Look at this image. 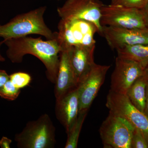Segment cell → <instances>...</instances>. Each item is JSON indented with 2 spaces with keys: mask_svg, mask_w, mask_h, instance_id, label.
I'll use <instances>...</instances> for the list:
<instances>
[{
  "mask_svg": "<svg viewBox=\"0 0 148 148\" xmlns=\"http://www.w3.org/2000/svg\"><path fill=\"white\" fill-rule=\"evenodd\" d=\"M3 40V44L7 47V56L12 63L20 64L24 56H34L45 66L48 79L55 83L59 67V54L62 49L57 39L43 40L41 38L25 36Z\"/></svg>",
  "mask_w": 148,
  "mask_h": 148,
  "instance_id": "6da1fadb",
  "label": "cell"
},
{
  "mask_svg": "<svg viewBox=\"0 0 148 148\" xmlns=\"http://www.w3.org/2000/svg\"><path fill=\"white\" fill-rule=\"evenodd\" d=\"M46 10V6L40 7L16 15L6 24H0V38L6 39L37 34L47 40L56 39L57 32H52L45 22L44 15Z\"/></svg>",
  "mask_w": 148,
  "mask_h": 148,
  "instance_id": "7a4b0ae2",
  "label": "cell"
},
{
  "mask_svg": "<svg viewBox=\"0 0 148 148\" xmlns=\"http://www.w3.org/2000/svg\"><path fill=\"white\" fill-rule=\"evenodd\" d=\"M14 140L19 148H52L56 144V128L50 117L42 115L36 120L29 121Z\"/></svg>",
  "mask_w": 148,
  "mask_h": 148,
  "instance_id": "3957f363",
  "label": "cell"
},
{
  "mask_svg": "<svg viewBox=\"0 0 148 148\" xmlns=\"http://www.w3.org/2000/svg\"><path fill=\"white\" fill-rule=\"evenodd\" d=\"M58 29L57 40L62 49L95 46L94 36L98 30L91 22L82 19H61Z\"/></svg>",
  "mask_w": 148,
  "mask_h": 148,
  "instance_id": "277c9868",
  "label": "cell"
},
{
  "mask_svg": "<svg viewBox=\"0 0 148 148\" xmlns=\"http://www.w3.org/2000/svg\"><path fill=\"white\" fill-rule=\"evenodd\" d=\"M134 129L126 119L110 112L99 129L104 148H131Z\"/></svg>",
  "mask_w": 148,
  "mask_h": 148,
  "instance_id": "5b68a950",
  "label": "cell"
},
{
  "mask_svg": "<svg viewBox=\"0 0 148 148\" xmlns=\"http://www.w3.org/2000/svg\"><path fill=\"white\" fill-rule=\"evenodd\" d=\"M101 24L102 26L148 29L142 10L112 4L102 7Z\"/></svg>",
  "mask_w": 148,
  "mask_h": 148,
  "instance_id": "8992f818",
  "label": "cell"
},
{
  "mask_svg": "<svg viewBox=\"0 0 148 148\" xmlns=\"http://www.w3.org/2000/svg\"><path fill=\"white\" fill-rule=\"evenodd\" d=\"M104 5L100 0H66L57 12L61 19H82L91 22L102 36L101 10Z\"/></svg>",
  "mask_w": 148,
  "mask_h": 148,
  "instance_id": "52a82bcc",
  "label": "cell"
},
{
  "mask_svg": "<svg viewBox=\"0 0 148 148\" xmlns=\"http://www.w3.org/2000/svg\"><path fill=\"white\" fill-rule=\"evenodd\" d=\"M106 106L110 112L123 118L140 131L148 143V117L132 105L127 95L110 90Z\"/></svg>",
  "mask_w": 148,
  "mask_h": 148,
  "instance_id": "ba28073f",
  "label": "cell"
},
{
  "mask_svg": "<svg viewBox=\"0 0 148 148\" xmlns=\"http://www.w3.org/2000/svg\"><path fill=\"white\" fill-rule=\"evenodd\" d=\"M144 69L138 62L117 56L111 76L110 90L126 95L133 83L143 76Z\"/></svg>",
  "mask_w": 148,
  "mask_h": 148,
  "instance_id": "9c48e42d",
  "label": "cell"
},
{
  "mask_svg": "<svg viewBox=\"0 0 148 148\" xmlns=\"http://www.w3.org/2000/svg\"><path fill=\"white\" fill-rule=\"evenodd\" d=\"M110 66L94 64L77 86L79 97V112L88 110L105 81Z\"/></svg>",
  "mask_w": 148,
  "mask_h": 148,
  "instance_id": "30bf717a",
  "label": "cell"
},
{
  "mask_svg": "<svg viewBox=\"0 0 148 148\" xmlns=\"http://www.w3.org/2000/svg\"><path fill=\"white\" fill-rule=\"evenodd\" d=\"M102 27V36L112 49L116 50L127 46L148 45V29Z\"/></svg>",
  "mask_w": 148,
  "mask_h": 148,
  "instance_id": "8fae6325",
  "label": "cell"
},
{
  "mask_svg": "<svg viewBox=\"0 0 148 148\" xmlns=\"http://www.w3.org/2000/svg\"><path fill=\"white\" fill-rule=\"evenodd\" d=\"M77 87L56 100L55 114L68 133L76 121L79 113Z\"/></svg>",
  "mask_w": 148,
  "mask_h": 148,
  "instance_id": "7c38bea8",
  "label": "cell"
},
{
  "mask_svg": "<svg viewBox=\"0 0 148 148\" xmlns=\"http://www.w3.org/2000/svg\"><path fill=\"white\" fill-rule=\"evenodd\" d=\"M95 46L91 47H74L70 48V63L77 87L94 64Z\"/></svg>",
  "mask_w": 148,
  "mask_h": 148,
  "instance_id": "4fadbf2b",
  "label": "cell"
},
{
  "mask_svg": "<svg viewBox=\"0 0 148 148\" xmlns=\"http://www.w3.org/2000/svg\"><path fill=\"white\" fill-rule=\"evenodd\" d=\"M54 84L56 100L77 87L70 63V49H62L60 52L58 74Z\"/></svg>",
  "mask_w": 148,
  "mask_h": 148,
  "instance_id": "5bb4252c",
  "label": "cell"
},
{
  "mask_svg": "<svg viewBox=\"0 0 148 148\" xmlns=\"http://www.w3.org/2000/svg\"><path fill=\"white\" fill-rule=\"evenodd\" d=\"M147 80L143 76L138 78L127 90L126 95L132 105L144 112L145 106Z\"/></svg>",
  "mask_w": 148,
  "mask_h": 148,
  "instance_id": "9a60e30c",
  "label": "cell"
},
{
  "mask_svg": "<svg viewBox=\"0 0 148 148\" xmlns=\"http://www.w3.org/2000/svg\"><path fill=\"white\" fill-rule=\"evenodd\" d=\"M116 50L117 56L138 62L144 68L148 64V45L127 46Z\"/></svg>",
  "mask_w": 148,
  "mask_h": 148,
  "instance_id": "2e32d148",
  "label": "cell"
},
{
  "mask_svg": "<svg viewBox=\"0 0 148 148\" xmlns=\"http://www.w3.org/2000/svg\"><path fill=\"white\" fill-rule=\"evenodd\" d=\"M88 112V110L79 112L76 121L70 131L67 133L68 138L65 146V148H77L80 133Z\"/></svg>",
  "mask_w": 148,
  "mask_h": 148,
  "instance_id": "e0dca14e",
  "label": "cell"
},
{
  "mask_svg": "<svg viewBox=\"0 0 148 148\" xmlns=\"http://www.w3.org/2000/svg\"><path fill=\"white\" fill-rule=\"evenodd\" d=\"M20 92V89L16 87L9 79L0 89V97L13 101L18 98Z\"/></svg>",
  "mask_w": 148,
  "mask_h": 148,
  "instance_id": "ac0fdd59",
  "label": "cell"
},
{
  "mask_svg": "<svg viewBox=\"0 0 148 148\" xmlns=\"http://www.w3.org/2000/svg\"><path fill=\"white\" fill-rule=\"evenodd\" d=\"M10 80L16 87L21 89L29 85L32 77L27 73L17 72L10 75Z\"/></svg>",
  "mask_w": 148,
  "mask_h": 148,
  "instance_id": "d6986e66",
  "label": "cell"
},
{
  "mask_svg": "<svg viewBox=\"0 0 148 148\" xmlns=\"http://www.w3.org/2000/svg\"><path fill=\"white\" fill-rule=\"evenodd\" d=\"M148 0H111V4L126 7L142 10L146 6Z\"/></svg>",
  "mask_w": 148,
  "mask_h": 148,
  "instance_id": "ffe728a7",
  "label": "cell"
},
{
  "mask_svg": "<svg viewBox=\"0 0 148 148\" xmlns=\"http://www.w3.org/2000/svg\"><path fill=\"white\" fill-rule=\"evenodd\" d=\"M131 148H148V143L143 134L138 129L135 128L132 139Z\"/></svg>",
  "mask_w": 148,
  "mask_h": 148,
  "instance_id": "44dd1931",
  "label": "cell"
},
{
  "mask_svg": "<svg viewBox=\"0 0 148 148\" xmlns=\"http://www.w3.org/2000/svg\"><path fill=\"white\" fill-rule=\"evenodd\" d=\"M10 79V75L4 70H0V89Z\"/></svg>",
  "mask_w": 148,
  "mask_h": 148,
  "instance_id": "7402d4cb",
  "label": "cell"
},
{
  "mask_svg": "<svg viewBox=\"0 0 148 148\" xmlns=\"http://www.w3.org/2000/svg\"><path fill=\"white\" fill-rule=\"evenodd\" d=\"M12 141L6 137H3L0 140V147L2 148H10Z\"/></svg>",
  "mask_w": 148,
  "mask_h": 148,
  "instance_id": "603a6c76",
  "label": "cell"
},
{
  "mask_svg": "<svg viewBox=\"0 0 148 148\" xmlns=\"http://www.w3.org/2000/svg\"><path fill=\"white\" fill-rule=\"evenodd\" d=\"M144 113L148 117V80L146 86L145 106Z\"/></svg>",
  "mask_w": 148,
  "mask_h": 148,
  "instance_id": "cb8c5ba5",
  "label": "cell"
},
{
  "mask_svg": "<svg viewBox=\"0 0 148 148\" xmlns=\"http://www.w3.org/2000/svg\"><path fill=\"white\" fill-rule=\"evenodd\" d=\"M142 10H143V13H144L145 18L146 22H147L148 28V3L147 4L146 6Z\"/></svg>",
  "mask_w": 148,
  "mask_h": 148,
  "instance_id": "d4e9b609",
  "label": "cell"
},
{
  "mask_svg": "<svg viewBox=\"0 0 148 148\" xmlns=\"http://www.w3.org/2000/svg\"><path fill=\"white\" fill-rule=\"evenodd\" d=\"M143 76L148 80V64L145 67L144 70V73H143Z\"/></svg>",
  "mask_w": 148,
  "mask_h": 148,
  "instance_id": "484cf974",
  "label": "cell"
},
{
  "mask_svg": "<svg viewBox=\"0 0 148 148\" xmlns=\"http://www.w3.org/2000/svg\"><path fill=\"white\" fill-rule=\"evenodd\" d=\"M3 43V40L2 41L0 42V49H1V46ZM5 61V58H4L2 56L1 54V51H0V62H3V61Z\"/></svg>",
  "mask_w": 148,
  "mask_h": 148,
  "instance_id": "4316f807",
  "label": "cell"
},
{
  "mask_svg": "<svg viewBox=\"0 0 148 148\" xmlns=\"http://www.w3.org/2000/svg\"><path fill=\"white\" fill-rule=\"evenodd\" d=\"M51 1V0H50ZM54 1H66V0H54Z\"/></svg>",
  "mask_w": 148,
  "mask_h": 148,
  "instance_id": "83f0119b",
  "label": "cell"
}]
</instances>
